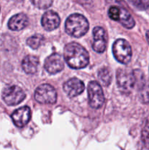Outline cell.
Wrapping results in <instances>:
<instances>
[{
    "label": "cell",
    "instance_id": "cell-10",
    "mask_svg": "<svg viewBox=\"0 0 149 150\" xmlns=\"http://www.w3.org/2000/svg\"><path fill=\"white\" fill-rule=\"evenodd\" d=\"M93 36L92 48L93 51L97 53H103L106 49L108 42V37L105 30L100 26H96L93 29Z\"/></svg>",
    "mask_w": 149,
    "mask_h": 150
},
{
    "label": "cell",
    "instance_id": "cell-16",
    "mask_svg": "<svg viewBox=\"0 0 149 150\" xmlns=\"http://www.w3.org/2000/svg\"><path fill=\"white\" fill-rule=\"evenodd\" d=\"M98 77L99 80L102 83V84L105 86H108L112 81V74L110 70L107 67L101 68L98 72Z\"/></svg>",
    "mask_w": 149,
    "mask_h": 150
},
{
    "label": "cell",
    "instance_id": "cell-7",
    "mask_svg": "<svg viewBox=\"0 0 149 150\" xmlns=\"http://www.w3.org/2000/svg\"><path fill=\"white\" fill-rule=\"evenodd\" d=\"M88 96L89 105L91 108L98 109L102 106L105 97L102 86L96 81L89 82L88 85Z\"/></svg>",
    "mask_w": 149,
    "mask_h": 150
},
{
    "label": "cell",
    "instance_id": "cell-14",
    "mask_svg": "<svg viewBox=\"0 0 149 150\" xmlns=\"http://www.w3.org/2000/svg\"><path fill=\"white\" fill-rule=\"evenodd\" d=\"M28 23L29 19L27 16L24 13H18L9 20L8 27L13 31H20L24 29Z\"/></svg>",
    "mask_w": 149,
    "mask_h": 150
},
{
    "label": "cell",
    "instance_id": "cell-24",
    "mask_svg": "<svg viewBox=\"0 0 149 150\" xmlns=\"http://www.w3.org/2000/svg\"><path fill=\"white\" fill-rule=\"evenodd\" d=\"M15 1H21V0H15Z\"/></svg>",
    "mask_w": 149,
    "mask_h": 150
},
{
    "label": "cell",
    "instance_id": "cell-6",
    "mask_svg": "<svg viewBox=\"0 0 149 150\" xmlns=\"http://www.w3.org/2000/svg\"><path fill=\"white\" fill-rule=\"evenodd\" d=\"M34 98L39 103L54 104L57 100L56 91L51 85L42 84L35 90Z\"/></svg>",
    "mask_w": 149,
    "mask_h": 150
},
{
    "label": "cell",
    "instance_id": "cell-1",
    "mask_svg": "<svg viewBox=\"0 0 149 150\" xmlns=\"http://www.w3.org/2000/svg\"><path fill=\"white\" fill-rule=\"evenodd\" d=\"M64 59L72 69L86 67L89 62L88 51L77 42H70L64 47Z\"/></svg>",
    "mask_w": 149,
    "mask_h": 150
},
{
    "label": "cell",
    "instance_id": "cell-11",
    "mask_svg": "<svg viewBox=\"0 0 149 150\" xmlns=\"http://www.w3.org/2000/svg\"><path fill=\"white\" fill-rule=\"evenodd\" d=\"M63 89L70 98L80 95L85 89V85L82 81L77 78H72L66 81L63 85Z\"/></svg>",
    "mask_w": 149,
    "mask_h": 150
},
{
    "label": "cell",
    "instance_id": "cell-17",
    "mask_svg": "<svg viewBox=\"0 0 149 150\" xmlns=\"http://www.w3.org/2000/svg\"><path fill=\"white\" fill-rule=\"evenodd\" d=\"M45 38L41 35H34L31 36L26 40V43L32 49H37L43 44Z\"/></svg>",
    "mask_w": 149,
    "mask_h": 150
},
{
    "label": "cell",
    "instance_id": "cell-20",
    "mask_svg": "<svg viewBox=\"0 0 149 150\" xmlns=\"http://www.w3.org/2000/svg\"><path fill=\"white\" fill-rule=\"evenodd\" d=\"M142 142L146 149H149V122H148L142 130Z\"/></svg>",
    "mask_w": 149,
    "mask_h": 150
},
{
    "label": "cell",
    "instance_id": "cell-8",
    "mask_svg": "<svg viewBox=\"0 0 149 150\" xmlns=\"http://www.w3.org/2000/svg\"><path fill=\"white\" fill-rule=\"evenodd\" d=\"M26 98V94L18 86L13 85L4 88L2 92V99L7 105H16Z\"/></svg>",
    "mask_w": 149,
    "mask_h": 150
},
{
    "label": "cell",
    "instance_id": "cell-3",
    "mask_svg": "<svg viewBox=\"0 0 149 150\" xmlns=\"http://www.w3.org/2000/svg\"><path fill=\"white\" fill-rule=\"evenodd\" d=\"M117 83L121 92L131 93L137 82L135 71L127 69H118L117 71Z\"/></svg>",
    "mask_w": 149,
    "mask_h": 150
},
{
    "label": "cell",
    "instance_id": "cell-5",
    "mask_svg": "<svg viewBox=\"0 0 149 150\" xmlns=\"http://www.w3.org/2000/svg\"><path fill=\"white\" fill-rule=\"evenodd\" d=\"M108 16L110 18L119 22L123 26L127 29H131L135 25V22L132 16L124 8H121L116 6H112L108 10Z\"/></svg>",
    "mask_w": 149,
    "mask_h": 150
},
{
    "label": "cell",
    "instance_id": "cell-23",
    "mask_svg": "<svg viewBox=\"0 0 149 150\" xmlns=\"http://www.w3.org/2000/svg\"><path fill=\"white\" fill-rule=\"evenodd\" d=\"M146 38H147V41L149 44V30L146 32Z\"/></svg>",
    "mask_w": 149,
    "mask_h": 150
},
{
    "label": "cell",
    "instance_id": "cell-19",
    "mask_svg": "<svg viewBox=\"0 0 149 150\" xmlns=\"http://www.w3.org/2000/svg\"><path fill=\"white\" fill-rule=\"evenodd\" d=\"M32 4L40 10L48 9L52 5L53 0H31Z\"/></svg>",
    "mask_w": 149,
    "mask_h": 150
},
{
    "label": "cell",
    "instance_id": "cell-13",
    "mask_svg": "<svg viewBox=\"0 0 149 150\" xmlns=\"http://www.w3.org/2000/svg\"><path fill=\"white\" fill-rule=\"evenodd\" d=\"M41 23L45 30L53 31L59 26L60 18L56 12L48 10L42 16Z\"/></svg>",
    "mask_w": 149,
    "mask_h": 150
},
{
    "label": "cell",
    "instance_id": "cell-18",
    "mask_svg": "<svg viewBox=\"0 0 149 150\" xmlns=\"http://www.w3.org/2000/svg\"><path fill=\"white\" fill-rule=\"evenodd\" d=\"M139 98L143 103H149V81H145L144 83L140 86Z\"/></svg>",
    "mask_w": 149,
    "mask_h": 150
},
{
    "label": "cell",
    "instance_id": "cell-22",
    "mask_svg": "<svg viewBox=\"0 0 149 150\" xmlns=\"http://www.w3.org/2000/svg\"><path fill=\"white\" fill-rule=\"evenodd\" d=\"M76 1L81 4H89L91 3L92 0H76Z\"/></svg>",
    "mask_w": 149,
    "mask_h": 150
},
{
    "label": "cell",
    "instance_id": "cell-15",
    "mask_svg": "<svg viewBox=\"0 0 149 150\" xmlns=\"http://www.w3.org/2000/svg\"><path fill=\"white\" fill-rule=\"evenodd\" d=\"M39 61L38 57L35 56L29 55L24 57L21 63L23 71L29 75L34 74L37 73L39 67Z\"/></svg>",
    "mask_w": 149,
    "mask_h": 150
},
{
    "label": "cell",
    "instance_id": "cell-9",
    "mask_svg": "<svg viewBox=\"0 0 149 150\" xmlns=\"http://www.w3.org/2000/svg\"><path fill=\"white\" fill-rule=\"evenodd\" d=\"M44 67L48 73L51 74H56L64 69V58L59 54L54 53L47 57Z\"/></svg>",
    "mask_w": 149,
    "mask_h": 150
},
{
    "label": "cell",
    "instance_id": "cell-21",
    "mask_svg": "<svg viewBox=\"0 0 149 150\" xmlns=\"http://www.w3.org/2000/svg\"><path fill=\"white\" fill-rule=\"evenodd\" d=\"M130 1L140 10H146L149 7V0H130Z\"/></svg>",
    "mask_w": 149,
    "mask_h": 150
},
{
    "label": "cell",
    "instance_id": "cell-12",
    "mask_svg": "<svg viewBox=\"0 0 149 150\" xmlns=\"http://www.w3.org/2000/svg\"><path fill=\"white\" fill-rule=\"evenodd\" d=\"M13 123L18 127H23L31 119V110L28 106H23L15 110L11 115Z\"/></svg>",
    "mask_w": 149,
    "mask_h": 150
},
{
    "label": "cell",
    "instance_id": "cell-2",
    "mask_svg": "<svg viewBox=\"0 0 149 150\" xmlns=\"http://www.w3.org/2000/svg\"><path fill=\"white\" fill-rule=\"evenodd\" d=\"M89 28V21L83 15L78 13L72 14L66 20L65 31L72 37H83L88 32Z\"/></svg>",
    "mask_w": 149,
    "mask_h": 150
},
{
    "label": "cell",
    "instance_id": "cell-4",
    "mask_svg": "<svg viewBox=\"0 0 149 150\" xmlns=\"http://www.w3.org/2000/svg\"><path fill=\"white\" fill-rule=\"evenodd\" d=\"M112 53L115 59L123 64H127L132 55L129 43L124 39H118L112 45Z\"/></svg>",
    "mask_w": 149,
    "mask_h": 150
}]
</instances>
